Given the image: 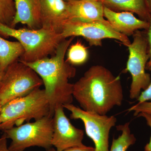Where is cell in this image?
<instances>
[{
    "label": "cell",
    "mask_w": 151,
    "mask_h": 151,
    "mask_svg": "<svg viewBox=\"0 0 151 151\" xmlns=\"http://www.w3.org/2000/svg\"><path fill=\"white\" fill-rule=\"evenodd\" d=\"M73 96L84 111L102 115L121 106L124 100L120 76L99 65L89 68L73 84Z\"/></svg>",
    "instance_id": "6da1fadb"
},
{
    "label": "cell",
    "mask_w": 151,
    "mask_h": 151,
    "mask_svg": "<svg viewBox=\"0 0 151 151\" xmlns=\"http://www.w3.org/2000/svg\"><path fill=\"white\" fill-rule=\"evenodd\" d=\"M74 38L63 40L50 58L46 57L34 62L21 61L33 69L42 80L52 116L57 107L73 102V84L69 82V79L75 76L76 69L65 60V57Z\"/></svg>",
    "instance_id": "7a4b0ae2"
},
{
    "label": "cell",
    "mask_w": 151,
    "mask_h": 151,
    "mask_svg": "<svg viewBox=\"0 0 151 151\" xmlns=\"http://www.w3.org/2000/svg\"><path fill=\"white\" fill-rule=\"evenodd\" d=\"M0 35L15 38L22 45L24 52L19 58L23 62H35L53 55L60 43L65 39L60 34L41 28L16 29L0 23Z\"/></svg>",
    "instance_id": "3957f363"
},
{
    "label": "cell",
    "mask_w": 151,
    "mask_h": 151,
    "mask_svg": "<svg viewBox=\"0 0 151 151\" xmlns=\"http://www.w3.org/2000/svg\"><path fill=\"white\" fill-rule=\"evenodd\" d=\"M49 115L52 116L45 91L39 88L2 106L0 129L4 131Z\"/></svg>",
    "instance_id": "277c9868"
},
{
    "label": "cell",
    "mask_w": 151,
    "mask_h": 151,
    "mask_svg": "<svg viewBox=\"0 0 151 151\" xmlns=\"http://www.w3.org/2000/svg\"><path fill=\"white\" fill-rule=\"evenodd\" d=\"M4 132L7 139L12 140L8 147L10 151H24L32 147L47 150L52 147L53 117L49 115Z\"/></svg>",
    "instance_id": "5b68a950"
},
{
    "label": "cell",
    "mask_w": 151,
    "mask_h": 151,
    "mask_svg": "<svg viewBox=\"0 0 151 151\" xmlns=\"http://www.w3.org/2000/svg\"><path fill=\"white\" fill-rule=\"evenodd\" d=\"M42 85V80L37 73L18 60L5 71L0 89V103L3 106L11 100L24 97Z\"/></svg>",
    "instance_id": "8992f818"
},
{
    "label": "cell",
    "mask_w": 151,
    "mask_h": 151,
    "mask_svg": "<svg viewBox=\"0 0 151 151\" xmlns=\"http://www.w3.org/2000/svg\"><path fill=\"white\" fill-rule=\"evenodd\" d=\"M133 35V41L128 47L129 54L125 71L129 72L132 77L130 99L137 100L141 92L149 86L151 78L146 72L150 58L147 31L138 30Z\"/></svg>",
    "instance_id": "52a82bcc"
},
{
    "label": "cell",
    "mask_w": 151,
    "mask_h": 151,
    "mask_svg": "<svg viewBox=\"0 0 151 151\" xmlns=\"http://www.w3.org/2000/svg\"><path fill=\"white\" fill-rule=\"evenodd\" d=\"M60 35L64 39L81 37L91 46H102V41L104 39L119 40L127 47L131 43L128 36L115 31L108 21L105 22L68 20L64 24Z\"/></svg>",
    "instance_id": "ba28073f"
},
{
    "label": "cell",
    "mask_w": 151,
    "mask_h": 151,
    "mask_svg": "<svg viewBox=\"0 0 151 151\" xmlns=\"http://www.w3.org/2000/svg\"><path fill=\"white\" fill-rule=\"evenodd\" d=\"M63 106L70 112V119L83 122L86 135L94 142L95 151H110L109 134L117 122L115 116L87 112L72 104Z\"/></svg>",
    "instance_id": "9c48e42d"
},
{
    "label": "cell",
    "mask_w": 151,
    "mask_h": 151,
    "mask_svg": "<svg viewBox=\"0 0 151 151\" xmlns=\"http://www.w3.org/2000/svg\"><path fill=\"white\" fill-rule=\"evenodd\" d=\"M84 136V131L73 126L66 117L63 106L57 107L53 116L52 146L58 151L82 147Z\"/></svg>",
    "instance_id": "30bf717a"
},
{
    "label": "cell",
    "mask_w": 151,
    "mask_h": 151,
    "mask_svg": "<svg viewBox=\"0 0 151 151\" xmlns=\"http://www.w3.org/2000/svg\"><path fill=\"white\" fill-rule=\"evenodd\" d=\"M42 28L61 34L68 20V3L65 0H41Z\"/></svg>",
    "instance_id": "8fae6325"
},
{
    "label": "cell",
    "mask_w": 151,
    "mask_h": 151,
    "mask_svg": "<svg viewBox=\"0 0 151 151\" xmlns=\"http://www.w3.org/2000/svg\"><path fill=\"white\" fill-rule=\"evenodd\" d=\"M104 17L117 31L127 36L133 35L141 29L147 30L150 26L149 22L137 18L132 13L117 12L107 7H104Z\"/></svg>",
    "instance_id": "7c38bea8"
},
{
    "label": "cell",
    "mask_w": 151,
    "mask_h": 151,
    "mask_svg": "<svg viewBox=\"0 0 151 151\" xmlns=\"http://www.w3.org/2000/svg\"><path fill=\"white\" fill-rule=\"evenodd\" d=\"M68 20L107 22L104 7L100 0H72L67 1Z\"/></svg>",
    "instance_id": "4fadbf2b"
},
{
    "label": "cell",
    "mask_w": 151,
    "mask_h": 151,
    "mask_svg": "<svg viewBox=\"0 0 151 151\" xmlns=\"http://www.w3.org/2000/svg\"><path fill=\"white\" fill-rule=\"evenodd\" d=\"M16 12L11 27L21 23L30 29L42 28L41 0H14Z\"/></svg>",
    "instance_id": "5bb4252c"
},
{
    "label": "cell",
    "mask_w": 151,
    "mask_h": 151,
    "mask_svg": "<svg viewBox=\"0 0 151 151\" xmlns=\"http://www.w3.org/2000/svg\"><path fill=\"white\" fill-rule=\"evenodd\" d=\"M103 5L112 10L128 12L138 15L143 20L150 21L151 14L145 0H100Z\"/></svg>",
    "instance_id": "9a60e30c"
},
{
    "label": "cell",
    "mask_w": 151,
    "mask_h": 151,
    "mask_svg": "<svg viewBox=\"0 0 151 151\" xmlns=\"http://www.w3.org/2000/svg\"><path fill=\"white\" fill-rule=\"evenodd\" d=\"M24 52L18 41H10L0 36V66L5 71L9 65L18 60Z\"/></svg>",
    "instance_id": "2e32d148"
},
{
    "label": "cell",
    "mask_w": 151,
    "mask_h": 151,
    "mask_svg": "<svg viewBox=\"0 0 151 151\" xmlns=\"http://www.w3.org/2000/svg\"><path fill=\"white\" fill-rule=\"evenodd\" d=\"M116 129L122 134L117 139L113 138L110 151H127L136 142V138L130 129V123L119 125L116 127Z\"/></svg>",
    "instance_id": "e0dca14e"
},
{
    "label": "cell",
    "mask_w": 151,
    "mask_h": 151,
    "mask_svg": "<svg viewBox=\"0 0 151 151\" xmlns=\"http://www.w3.org/2000/svg\"><path fill=\"white\" fill-rule=\"evenodd\" d=\"M66 54V61L72 65L84 64L89 57L88 50L80 40L70 45L68 49Z\"/></svg>",
    "instance_id": "ac0fdd59"
},
{
    "label": "cell",
    "mask_w": 151,
    "mask_h": 151,
    "mask_svg": "<svg viewBox=\"0 0 151 151\" xmlns=\"http://www.w3.org/2000/svg\"><path fill=\"white\" fill-rule=\"evenodd\" d=\"M15 12L14 0H0V23L11 27Z\"/></svg>",
    "instance_id": "d6986e66"
},
{
    "label": "cell",
    "mask_w": 151,
    "mask_h": 151,
    "mask_svg": "<svg viewBox=\"0 0 151 151\" xmlns=\"http://www.w3.org/2000/svg\"><path fill=\"white\" fill-rule=\"evenodd\" d=\"M129 112L133 111L134 116H137L141 113H146L151 116V101H146L137 103L128 109Z\"/></svg>",
    "instance_id": "ffe728a7"
},
{
    "label": "cell",
    "mask_w": 151,
    "mask_h": 151,
    "mask_svg": "<svg viewBox=\"0 0 151 151\" xmlns=\"http://www.w3.org/2000/svg\"><path fill=\"white\" fill-rule=\"evenodd\" d=\"M147 70L151 71V66L148 68ZM136 100L138 104L146 101H151V80L147 88L141 92L139 96Z\"/></svg>",
    "instance_id": "44dd1931"
},
{
    "label": "cell",
    "mask_w": 151,
    "mask_h": 151,
    "mask_svg": "<svg viewBox=\"0 0 151 151\" xmlns=\"http://www.w3.org/2000/svg\"><path fill=\"white\" fill-rule=\"evenodd\" d=\"M137 117H142L145 119L148 126L150 128L151 132V116L146 113H141L138 115ZM145 151H151V133L150 141L145 147Z\"/></svg>",
    "instance_id": "7402d4cb"
},
{
    "label": "cell",
    "mask_w": 151,
    "mask_h": 151,
    "mask_svg": "<svg viewBox=\"0 0 151 151\" xmlns=\"http://www.w3.org/2000/svg\"><path fill=\"white\" fill-rule=\"evenodd\" d=\"M150 26L149 28L146 30L147 31V37L148 42L149 45V53L150 55V58L148 62L147 63L146 66V69H147L149 67L151 66V19L149 21Z\"/></svg>",
    "instance_id": "603a6c76"
},
{
    "label": "cell",
    "mask_w": 151,
    "mask_h": 151,
    "mask_svg": "<svg viewBox=\"0 0 151 151\" xmlns=\"http://www.w3.org/2000/svg\"><path fill=\"white\" fill-rule=\"evenodd\" d=\"M7 138L4 134L0 138V151H11L7 146Z\"/></svg>",
    "instance_id": "cb8c5ba5"
},
{
    "label": "cell",
    "mask_w": 151,
    "mask_h": 151,
    "mask_svg": "<svg viewBox=\"0 0 151 151\" xmlns=\"http://www.w3.org/2000/svg\"><path fill=\"white\" fill-rule=\"evenodd\" d=\"M63 151H95L94 147H87L84 145L82 147H74L70 148Z\"/></svg>",
    "instance_id": "d4e9b609"
},
{
    "label": "cell",
    "mask_w": 151,
    "mask_h": 151,
    "mask_svg": "<svg viewBox=\"0 0 151 151\" xmlns=\"http://www.w3.org/2000/svg\"><path fill=\"white\" fill-rule=\"evenodd\" d=\"M5 71L3 70L1 68L0 66V89H1V86L2 83L4 78V75Z\"/></svg>",
    "instance_id": "484cf974"
},
{
    "label": "cell",
    "mask_w": 151,
    "mask_h": 151,
    "mask_svg": "<svg viewBox=\"0 0 151 151\" xmlns=\"http://www.w3.org/2000/svg\"><path fill=\"white\" fill-rule=\"evenodd\" d=\"M145 2L148 9L151 14V0H145Z\"/></svg>",
    "instance_id": "4316f807"
},
{
    "label": "cell",
    "mask_w": 151,
    "mask_h": 151,
    "mask_svg": "<svg viewBox=\"0 0 151 151\" xmlns=\"http://www.w3.org/2000/svg\"><path fill=\"white\" fill-rule=\"evenodd\" d=\"M45 151H58L54 147H51L50 148L47 149V150H45Z\"/></svg>",
    "instance_id": "83f0119b"
},
{
    "label": "cell",
    "mask_w": 151,
    "mask_h": 151,
    "mask_svg": "<svg viewBox=\"0 0 151 151\" xmlns=\"http://www.w3.org/2000/svg\"><path fill=\"white\" fill-rule=\"evenodd\" d=\"M2 106L1 104L0 103V126L1 124V112Z\"/></svg>",
    "instance_id": "f1b7e54d"
},
{
    "label": "cell",
    "mask_w": 151,
    "mask_h": 151,
    "mask_svg": "<svg viewBox=\"0 0 151 151\" xmlns=\"http://www.w3.org/2000/svg\"><path fill=\"white\" fill-rule=\"evenodd\" d=\"M65 1H72V0H65Z\"/></svg>",
    "instance_id": "f546056e"
}]
</instances>
